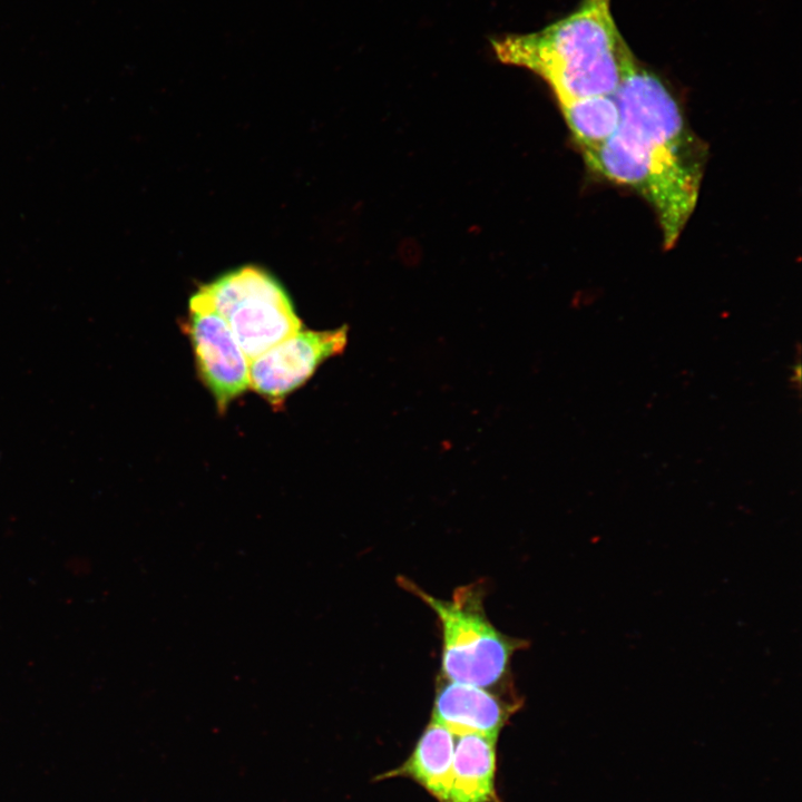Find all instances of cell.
Returning a JSON list of instances; mask_svg holds the SVG:
<instances>
[{
    "mask_svg": "<svg viewBox=\"0 0 802 802\" xmlns=\"http://www.w3.org/2000/svg\"><path fill=\"white\" fill-rule=\"evenodd\" d=\"M186 330L198 374L224 412L250 388V361L225 320L194 296Z\"/></svg>",
    "mask_w": 802,
    "mask_h": 802,
    "instance_id": "obj_6",
    "label": "cell"
},
{
    "mask_svg": "<svg viewBox=\"0 0 802 802\" xmlns=\"http://www.w3.org/2000/svg\"><path fill=\"white\" fill-rule=\"evenodd\" d=\"M492 47L502 62L539 75L560 107L614 96L635 58L616 26L610 0H583L544 29L496 39Z\"/></svg>",
    "mask_w": 802,
    "mask_h": 802,
    "instance_id": "obj_2",
    "label": "cell"
},
{
    "mask_svg": "<svg viewBox=\"0 0 802 802\" xmlns=\"http://www.w3.org/2000/svg\"><path fill=\"white\" fill-rule=\"evenodd\" d=\"M193 296L225 320L248 361L302 326L281 284L257 267L229 272Z\"/></svg>",
    "mask_w": 802,
    "mask_h": 802,
    "instance_id": "obj_4",
    "label": "cell"
},
{
    "mask_svg": "<svg viewBox=\"0 0 802 802\" xmlns=\"http://www.w3.org/2000/svg\"><path fill=\"white\" fill-rule=\"evenodd\" d=\"M454 743L456 734L431 720L410 757L385 776H409L442 802L450 782Z\"/></svg>",
    "mask_w": 802,
    "mask_h": 802,
    "instance_id": "obj_9",
    "label": "cell"
},
{
    "mask_svg": "<svg viewBox=\"0 0 802 802\" xmlns=\"http://www.w3.org/2000/svg\"><path fill=\"white\" fill-rule=\"evenodd\" d=\"M399 583L422 599L439 619L444 679L490 689L507 677L514 653L525 648L526 642L502 634L490 623L480 587H460L451 599L443 600L407 578Z\"/></svg>",
    "mask_w": 802,
    "mask_h": 802,
    "instance_id": "obj_3",
    "label": "cell"
},
{
    "mask_svg": "<svg viewBox=\"0 0 802 802\" xmlns=\"http://www.w3.org/2000/svg\"><path fill=\"white\" fill-rule=\"evenodd\" d=\"M583 154L598 148L615 131L619 113L614 96H598L561 107Z\"/></svg>",
    "mask_w": 802,
    "mask_h": 802,
    "instance_id": "obj_10",
    "label": "cell"
},
{
    "mask_svg": "<svg viewBox=\"0 0 802 802\" xmlns=\"http://www.w3.org/2000/svg\"><path fill=\"white\" fill-rule=\"evenodd\" d=\"M516 708L517 703L510 704L487 688L443 678L437 689L432 720L453 734L498 737Z\"/></svg>",
    "mask_w": 802,
    "mask_h": 802,
    "instance_id": "obj_7",
    "label": "cell"
},
{
    "mask_svg": "<svg viewBox=\"0 0 802 802\" xmlns=\"http://www.w3.org/2000/svg\"><path fill=\"white\" fill-rule=\"evenodd\" d=\"M495 736L456 734L452 771L442 802H495Z\"/></svg>",
    "mask_w": 802,
    "mask_h": 802,
    "instance_id": "obj_8",
    "label": "cell"
},
{
    "mask_svg": "<svg viewBox=\"0 0 802 802\" xmlns=\"http://www.w3.org/2000/svg\"><path fill=\"white\" fill-rule=\"evenodd\" d=\"M619 119L598 148L585 153L588 167L635 189L654 209L666 248L678 239L697 203L704 149L686 126L663 80L636 57L614 95Z\"/></svg>",
    "mask_w": 802,
    "mask_h": 802,
    "instance_id": "obj_1",
    "label": "cell"
},
{
    "mask_svg": "<svg viewBox=\"0 0 802 802\" xmlns=\"http://www.w3.org/2000/svg\"><path fill=\"white\" fill-rule=\"evenodd\" d=\"M348 342L346 326L330 331L299 330L250 361V388L277 408L326 359Z\"/></svg>",
    "mask_w": 802,
    "mask_h": 802,
    "instance_id": "obj_5",
    "label": "cell"
}]
</instances>
